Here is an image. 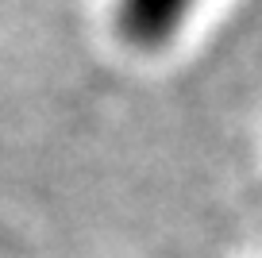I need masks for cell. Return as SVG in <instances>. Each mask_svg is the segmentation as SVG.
Listing matches in <instances>:
<instances>
[{"label":"cell","mask_w":262,"mask_h":258,"mask_svg":"<svg viewBox=\"0 0 262 258\" xmlns=\"http://www.w3.org/2000/svg\"><path fill=\"white\" fill-rule=\"evenodd\" d=\"M196 0H120V31L135 47H158L181 27Z\"/></svg>","instance_id":"6da1fadb"}]
</instances>
